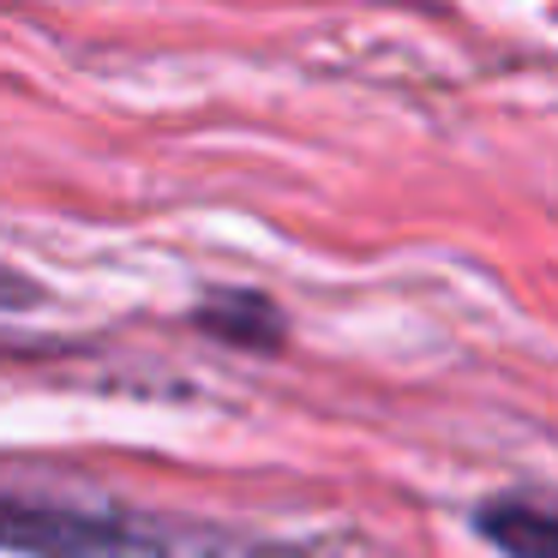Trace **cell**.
<instances>
[{"label":"cell","instance_id":"obj_1","mask_svg":"<svg viewBox=\"0 0 558 558\" xmlns=\"http://www.w3.org/2000/svg\"><path fill=\"white\" fill-rule=\"evenodd\" d=\"M7 546L19 558H306L210 522L150 517L121 505H61L31 493H7Z\"/></svg>","mask_w":558,"mask_h":558},{"label":"cell","instance_id":"obj_2","mask_svg":"<svg viewBox=\"0 0 558 558\" xmlns=\"http://www.w3.org/2000/svg\"><path fill=\"white\" fill-rule=\"evenodd\" d=\"M474 534L498 558H558V493H498L474 510Z\"/></svg>","mask_w":558,"mask_h":558},{"label":"cell","instance_id":"obj_3","mask_svg":"<svg viewBox=\"0 0 558 558\" xmlns=\"http://www.w3.org/2000/svg\"><path fill=\"white\" fill-rule=\"evenodd\" d=\"M198 330H210L217 342H234V349L253 354H277L282 337H289V318L270 294L258 289H205V301L193 306Z\"/></svg>","mask_w":558,"mask_h":558}]
</instances>
